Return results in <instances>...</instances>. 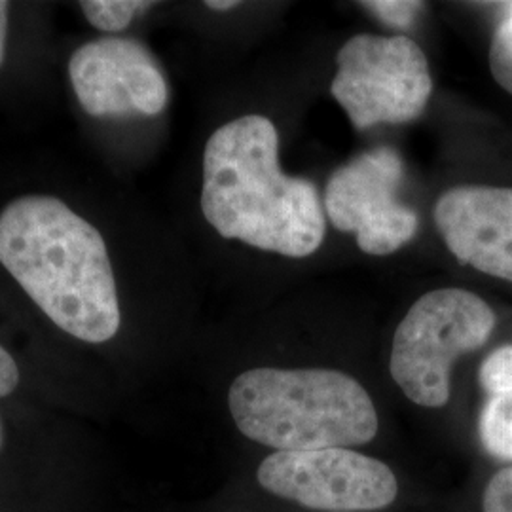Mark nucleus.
<instances>
[{"instance_id":"nucleus-1","label":"nucleus","mask_w":512,"mask_h":512,"mask_svg":"<svg viewBox=\"0 0 512 512\" xmlns=\"http://www.w3.org/2000/svg\"><path fill=\"white\" fill-rule=\"evenodd\" d=\"M0 264L76 340L105 344L116 336L122 315L105 239L59 198L29 194L4 207Z\"/></svg>"},{"instance_id":"nucleus-2","label":"nucleus","mask_w":512,"mask_h":512,"mask_svg":"<svg viewBox=\"0 0 512 512\" xmlns=\"http://www.w3.org/2000/svg\"><path fill=\"white\" fill-rule=\"evenodd\" d=\"M274 122L247 114L217 129L203 152L202 211L222 238L304 258L325 239L317 188L279 167Z\"/></svg>"},{"instance_id":"nucleus-3","label":"nucleus","mask_w":512,"mask_h":512,"mask_svg":"<svg viewBox=\"0 0 512 512\" xmlns=\"http://www.w3.org/2000/svg\"><path fill=\"white\" fill-rule=\"evenodd\" d=\"M230 414L247 439L277 452L361 446L378 433L365 387L327 368H253L228 391Z\"/></svg>"},{"instance_id":"nucleus-4","label":"nucleus","mask_w":512,"mask_h":512,"mask_svg":"<svg viewBox=\"0 0 512 512\" xmlns=\"http://www.w3.org/2000/svg\"><path fill=\"white\" fill-rule=\"evenodd\" d=\"M492 308L463 289L423 294L397 327L391 376L412 403L440 408L450 399V368L494 332Z\"/></svg>"},{"instance_id":"nucleus-5","label":"nucleus","mask_w":512,"mask_h":512,"mask_svg":"<svg viewBox=\"0 0 512 512\" xmlns=\"http://www.w3.org/2000/svg\"><path fill=\"white\" fill-rule=\"evenodd\" d=\"M336 63L330 92L357 129L412 122L433 92L427 57L403 35L349 38Z\"/></svg>"},{"instance_id":"nucleus-6","label":"nucleus","mask_w":512,"mask_h":512,"mask_svg":"<svg viewBox=\"0 0 512 512\" xmlns=\"http://www.w3.org/2000/svg\"><path fill=\"white\" fill-rule=\"evenodd\" d=\"M258 484L315 511H380L399 494L384 461L348 448L274 452L260 463Z\"/></svg>"},{"instance_id":"nucleus-7","label":"nucleus","mask_w":512,"mask_h":512,"mask_svg":"<svg viewBox=\"0 0 512 512\" xmlns=\"http://www.w3.org/2000/svg\"><path fill=\"white\" fill-rule=\"evenodd\" d=\"M403 177V158L391 147L363 152L330 177L327 217L336 230L355 232L366 255H391L418 232V215L395 198Z\"/></svg>"},{"instance_id":"nucleus-8","label":"nucleus","mask_w":512,"mask_h":512,"mask_svg":"<svg viewBox=\"0 0 512 512\" xmlns=\"http://www.w3.org/2000/svg\"><path fill=\"white\" fill-rule=\"evenodd\" d=\"M69 76L82 109L93 118L158 116L169 101L164 73L135 38L103 37L74 50Z\"/></svg>"},{"instance_id":"nucleus-9","label":"nucleus","mask_w":512,"mask_h":512,"mask_svg":"<svg viewBox=\"0 0 512 512\" xmlns=\"http://www.w3.org/2000/svg\"><path fill=\"white\" fill-rule=\"evenodd\" d=\"M435 222L458 260L512 281V188H452L437 203Z\"/></svg>"},{"instance_id":"nucleus-10","label":"nucleus","mask_w":512,"mask_h":512,"mask_svg":"<svg viewBox=\"0 0 512 512\" xmlns=\"http://www.w3.org/2000/svg\"><path fill=\"white\" fill-rule=\"evenodd\" d=\"M480 439L488 454L512 461V393L488 399L480 416Z\"/></svg>"},{"instance_id":"nucleus-11","label":"nucleus","mask_w":512,"mask_h":512,"mask_svg":"<svg viewBox=\"0 0 512 512\" xmlns=\"http://www.w3.org/2000/svg\"><path fill=\"white\" fill-rule=\"evenodd\" d=\"M80 10L95 29L103 33H120L139 14L152 8V2L139 0H82Z\"/></svg>"},{"instance_id":"nucleus-12","label":"nucleus","mask_w":512,"mask_h":512,"mask_svg":"<svg viewBox=\"0 0 512 512\" xmlns=\"http://www.w3.org/2000/svg\"><path fill=\"white\" fill-rule=\"evenodd\" d=\"M490 71L495 82L512 95V2L507 4V14L497 25L492 38Z\"/></svg>"},{"instance_id":"nucleus-13","label":"nucleus","mask_w":512,"mask_h":512,"mask_svg":"<svg viewBox=\"0 0 512 512\" xmlns=\"http://www.w3.org/2000/svg\"><path fill=\"white\" fill-rule=\"evenodd\" d=\"M480 384L494 395L512 393V346L495 349L480 366Z\"/></svg>"},{"instance_id":"nucleus-14","label":"nucleus","mask_w":512,"mask_h":512,"mask_svg":"<svg viewBox=\"0 0 512 512\" xmlns=\"http://www.w3.org/2000/svg\"><path fill=\"white\" fill-rule=\"evenodd\" d=\"M365 6L378 18L384 19L387 25L399 27V29L412 27L414 19L423 8L421 2H412V0H376V2H366Z\"/></svg>"},{"instance_id":"nucleus-15","label":"nucleus","mask_w":512,"mask_h":512,"mask_svg":"<svg viewBox=\"0 0 512 512\" xmlns=\"http://www.w3.org/2000/svg\"><path fill=\"white\" fill-rule=\"evenodd\" d=\"M484 512H512V465L501 469L484 492Z\"/></svg>"},{"instance_id":"nucleus-16","label":"nucleus","mask_w":512,"mask_h":512,"mask_svg":"<svg viewBox=\"0 0 512 512\" xmlns=\"http://www.w3.org/2000/svg\"><path fill=\"white\" fill-rule=\"evenodd\" d=\"M19 385V368L14 357L0 346V399L8 397Z\"/></svg>"},{"instance_id":"nucleus-17","label":"nucleus","mask_w":512,"mask_h":512,"mask_svg":"<svg viewBox=\"0 0 512 512\" xmlns=\"http://www.w3.org/2000/svg\"><path fill=\"white\" fill-rule=\"evenodd\" d=\"M8 16H10V4L0 0V67L4 63L6 55V38H8Z\"/></svg>"},{"instance_id":"nucleus-18","label":"nucleus","mask_w":512,"mask_h":512,"mask_svg":"<svg viewBox=\"0 0 512 512\" xmlns=\"http://www.w3.org/2000/svg\"><path fill=\"white\" fill-rule=\"evenodd\" d=\"M211 10H220V12H224V10H230V8H234V6H238V2H230V0H226V2H219V0H211V2H205Z\"/></svg>"},{"instance_id":"nucleus-19","label":"nucleus","mask_w":512,"mask_h":512,"mask_svg":"<svg viewBox=\"0 0 512 512\" xmlns=\"http://www.w3.org/2000/svg\"><path fill=\"white\" fill-rule=\"evenodd\" d=\"M2 446H4V421L0 416V452H2Z\"/></svg>"}]
</instances>
